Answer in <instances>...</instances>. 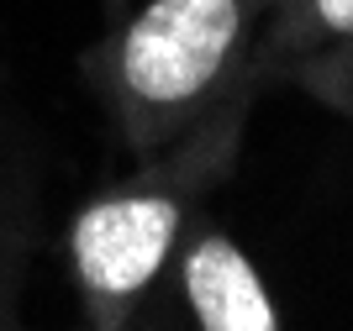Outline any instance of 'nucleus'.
I'll return each mask as SVG.
<instances>
[{
	"instance_id": "20e7f679",
	"label": "nucleus",
	"mask_w": 353,
	"mask_h": 331,
	"mask_svg": "<svg viewBox=\"0 0 353 331\" xmlns=\"http://www.w3.org/2000/svg\"><path fill=\"white\" fill-rule=\"evenodd\" d=\"M306 16L316 37L353 47V0H306Z\"/></svg>"
},
{
	"instance_id": "7ed1b4c3",
	"label": "nucleus",
	"mask_w": 353,
	"mask_h": 331,
	"mask_svg": "<svg viewBox=\"0 0 353 331\" xmlns=\"http://www.w3.org/2000/svg\"><path fill=\"white\" fill-rule=\"evenodd\" d=\"M185 295L206 331H274L280 310L259 284L253 263L227 237H201L185 258Z\"/></svg>"
},
{
	"instance_id": "f257e3e1",
	"label": "nucleus",
	"mask_w": 353,
	"mask_h": 331,
	"mask_svg": "<svg viewBox=\"0 0 353 331\" xmlns=\"http://www.w3.org/2000/svg\"><path fill=\"white\" fill-rule=\"evenodd\" d=\"M248 32L243 0H153L121 43V79L143 105H195L232 69Z\"/></svg>"
},
{
	"instance_id": "f03ea898",
	"label": "nucleus",
	"mask_w": 353,
	"mask_h": 331,
	"mask_svg": "<svg viewBox=\"0 0 353 331\" xmlns=\"http://www.w3.org/2000/svg\"><path fill=\"white\" fill-rule=\"evenodd\" d=\"M179 237V205L169 195H121L90 205L74 221V263L95 295H137L163 268Z\"/></svg>"
}]
</instances>
